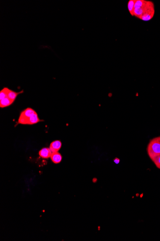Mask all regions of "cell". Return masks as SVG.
Listing matches in <instances>:
<instances>
[{
	"label": "cell",
	"instance_id": "obj_1",
	"mask_svg": "<svg viewBox=\"0 0 160 241\" xmlns=\"http://www.w3.org/2000/svg\"><path fill=\"white\" fill-rule=\"evenodd\" d=\"M154 13V6L153 2L146 0H136L134 16L147 21L153 18Z\"/></svg>",
	"mask_w": 160,
	"mask_h": 241
},
{
	"label": "cell",
	"instance_id": "obj_2",
	"mask_svg": "<svg viewBox=\"0 0 160 241\" xmlns=\"http://www.w3.org/2000/svg\"><path fill=\"white\" fill-rule=\"evenodd\" d=\"M148 155L153 161L160 155V136L150 140L147 147Z\"/></svg>",
	"mask_w": 160,
	"mask_h": 241
},
{
	"label": "cell",
	"instance_id": "obj_3",
	"mask_svg": "<svg viewBox=\"0 0 160 241\" xmlns=\"http://www.w3.org/2000/svg\"><path fill=\"white\" fill-rule=\"evenodd\" d=\"M61 145H62L61 142L59 140H56L55 141H52L50 144L49 148H50V150L51 151L52 153L58 152L61 147Z\"/></svg>",
	"mask_w": 160,
	"mask_h": 241
},
{
	"label": "cell",
	"instance_id": "obj_4",
	"mask_svg": "<svg viewBox=\"0 0 160 241\" xmlns=\"http://www.w3.org/2000/svg\"><path fill=\"white\" fill-rule=\"evenodd\" d=\"M51 151L49 148H43L39 152V155L43 159H47L50 157L52 155Z\"/></svg>",
	"mask_w": 160,
	"mask_h": 241
},
{
	"label": "cell",
	"instance_id": "obj_5",
	"mask_svg": "<svg viewBox=\"0 0 160 241\" xmlns=\"http://www.w3.org/2000/svg\"><path fill=\"white\" fill-rule=\"evenodd\" d=\"M37 112L34 110L33 109L30 108V107H28L26 108L21 113L20 115H22L24 116L25 117H27V119H29L31 117H32L33 115H34Z\"/></svg>",
	"mask_w": 160,
	"mask_h": 241
},
{
	"label": "cell",
	"instance_id": "obj_6",
	"mask_svg": "<svg viewBox=\"0 0 160 241\" xmlns=\"http://www.w3.org/2000/svg\"><path fill=\"white\" fill-rule=\"evenodd\" d=\"M50 159L55 164H59L62 160V156L58 152H54L52 153Z\"/></svg>",
	"mask_w": 160,
	"mask_h": 241
},
{
	"label": "cell",
	"instance_id": "obj_7",
	"mask_svg": "<svg viewBox=\"0 0 160 241\" xmlns=\"http://www.w3.org/2000/svg\"><path fill=\"white\" fill-rule=\"evenodd\" d=\"M14 102L11 99H10L9 98H4L2 100H0V107L1 108H4L6 107H9L10 105L13 104Z\"/></svg>",
	"mask_w": 160,
	"mask_h": 241
},
{
	"label": "cell",
	"instance_id": "obj_8",
	"mask_svg": "<svg viewBox=\"0 0 160 241\" xmlns=\"http://www.w3.org/2000/svg\"><path fill=\"white\" fill-rule=\"evenodd\" d=\"M23 92V91L20 92H16L9 89L7 97L9 98L10 99H11L13 101L15 102L18 95Z\"/></svg>",
	"mask_w": 160,
	"mask_h": 241
},
{
	"label": "cell",
	"instance_id": "obj_9",
	"mask_svg": "<svg viewBox=\"0 0 160 241\" xmlns=\"http://www.w3.org/2000/svg\"><path fill=\"white\" fill-rule=\"evenodd\" d=\"M136 0H130L128 3V9L131 16H134L135 3Z\"/></svg>",
	"mask_w": 160,
	"mask_h": 241
},
{
	"label": "cell",
	"instance_id": "obj_10",
	"mask_svg": "<svg viewBox=\"0 0 160 241\" xmlns=\"http://www.w3.org/2000/svg\"><path fill=\"white\" fill-rule=\"evenodd\" d=\"M42 120H40L39 119L37 114H35L34 115H33L32 117H31L29 119H28V125H33V124H37V123L41 122Z\"/></svg>",
	"mask_w": 160,
	"mask_h": 241
},
{
	"label": "cell",
	"instance_id": "obj_11",
	"mask_svg": "<svg viewBox=\"0 0 160 241\" xmlns=\"http://www.w3.org/2000/svg\"><path fill=\"white\" fill-rule=\"evenodd\" d=\"M28 119L24 116L20 115L17 121V124H22V125H28Z\"/></svg>",
	"mask_w": 160,
	"mask_h": 241
},
{
	"label": "cell",
	"instance_id": "obj_12",
	"mask_svg": "<svg viewBox=\"0 0 160 241\" xmlns=\"http://www.w3.org/2000/svg\"><path fill=\"white\" fill-rule=\"evenodd\" d=\"M9 90V89L7 87H4L1 90V91H0V100L6 97Z\"/></svg>",
	"mask_w": 160,
	"mask_h": 241
},
{
	"label": "cell",
	"instance_id": "obj_13",
	"mask_svg": "<svg viewBox=\"0 0 160 241\" xmlns=\"http://www.w3.org/2000/svg\"><path fill=\"white\" fill-rule=\"evenodd\" d=\"M152 161L154 163L155 165L156 166V167L160 169V155Z\"/></svg>",
	"mask_w": 160,
	"mask_h": 241
}]
</instances>
